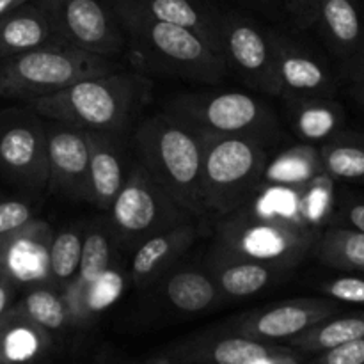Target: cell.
I'll return each instance as SVG.
<instances>
[{
	"instance_id": "6da1fadb",
	"label": "cell",
	"mask_w": 364,
	"mask_h": 364,
	"mask_svg": "<svg viewBox=\"0 0 364 364\" xmlns=\"http://www.w3.org/2000/svg\"><path fill=\"white\" fill-rule=\"evenodd\" d=\"M124 34L137 68L162 77L215 84L228 75L219 50L180 25L166 23L142 13L132 0H107Z\"/></svg>"
},
{
	"instance_id": "7a4b0ae2",
	"label": "cell",
	"mask_w": 364,
	"mask_h": 364,
	"mask_svg": "<svg viewBox=\"0 0 364 364\" xmlns=\"http://www.w3.org/2000/svg\"><path fill=\"white\" fill-rule=\"evenodd\" d=\"M153 84L142 73L89 77L55 95L23 105L45 119L63 121L82 130L124 134L149 102Z\"/></svg>"
},
{
	"instance_id": "3957f363",
	"label": "cell",
	"mask_w": 364,
	"mask_h": 364,
	"mask_svg": "<svg viewBox=\"0 0 364 364\" xmlns=\"http://www.w3.org/2000/svg\"><path fill=\"white\" fill-rule=\"evenodd\" d=\"M135 160L192 219L206 217L201 191L203 148L194 128L167 112L141 121L132 135Z\"/></svg>"
},
{
	"instance_id": "277c9868",
	"label": "cell",
	"mask_w": 364,
	"mask_h": 364,
	"mask_svg": "<svg viewBox=\"0 0 364 364\" xmlns=\"http://www.w3.org/2000/svg\"><path fill=\"white\" fill-rule=\"evenodd\" d=\"M119 71L112 57L52 43L0 60V98L31 100L55 95L77 82Z\"/></svg>"
},
{
	"instance_id": "5b68a950",
	"label": "cell",
	"mask_w": 364,
	"mask_h": 364,
	"mask_svg": "<svg viewBox=\"0 0 364 364\" xmlns=\"http://www.w3.org/2000/svg\"><path fill=\"white\" fill-rule=\"evenodd\" d=\"M199 137L203 148V205L206 217L219 220L235 212L252 194L269 159L270 146L242 135L199 134Z\"/></svg>"
},
{
	"instance_id": "8992f818",
	"label": "cell",
	"mask_w": 364,
	"mask_h": 364,
	"mask_svg": "<svg viewBox=\"0 0 364 364\" xmlns=\"http://www.w3.org/2000/svg\"><path fill=\"white\" fill-rule=\"evenodd\" d=\"M164 112L183 121L199 134L242 135L276 144L281 124L263 100L240 91L181 92L166 103Z\"/></svg>"
},
{
	"instance_id": "52a82bcc",
	"label": "cell",
	"mask_w": 364,
	"mask_h": 364,
	"mask_svg": "<svg viewBox=\"0 0 364 364\" xmlns=\"http://www.w3.org/2000/svg\"><path fill=\"white\" fill-rule=\"evenodd\" d=\"M318 238L316 235L259 219L237 208L217 220L213 247L238 258L255 259L291 272L313 255Z\"/></svg>"
},
{
	"instance_id": "ba28073f",
	"label": "cell",
	"mask_w": 364,
	"mask_h": 364,
	"mask_svg": "<svg viewBox=\"0 0 364 364\" xmlns=\"http://www.w3.org/2000/svg\"><path fill=\"white\" fill-rule=\"evenodd\" d=\"M107 212V223L117 244L121 249L132 251L160 231L196 220L178 206L135 159L130 162L123 187Z\"/></svg>"
},
{
	"instance_id": "9c48e42d",
	"label": "cell",
	"mask_w": 364,
	"mask_h": 364,
	"mask_svg": "<svg viewBox=\"0 0 364 364\" xmlns=\"http://www.w3.org/2000/svg\"><path fill=\"white\" fill-rule=\"evenodd\" d=\"M0 176L28 191L48 185L45 117L23 103L0 112Z\"/></svg>"
},
{
	"instance_id": "30bf717a",
	"label": "cell",
	"mask_w": 364,
	"mask_h": 364,
	"mask_svg": "<svg viewBox=\"0 0 364 364\" xmlns=\"http://www.w3.org/2000/svg\"><path fill=\"white\" fill-rule=\"evenodd\" d=\"M46 13L63 43L100 53L117 55L127 46L124 34L110 6L103 0H34Z\"/></svg>"
},
{
	"instance_id": "8fae6325",
	"label": "cell",
	"mask_w": 364,
	"mask_h": 364,
	"mask_svg": "<svg viewBox=\"0 0 364 364\" xmlns=\"http://www.w3.org/2000/svg\"><path fill=\"white\" fill-rule=\"evenodd\" d=\"M220 52L228 68L263 95L279 96L269 28L237 11L219 13Z\"/></svg>"
},
{
	"instance_id": "7c38bea8",
	"label": "cell",
	"mask_w": 364,
	"mask_h": 364,
	"mask_svg": "<svg viewBox=\"0 0 364 364\" xmlns=\"http://www.w3.org/2000/svg\"><path fill=\"white\" fill-rule=\"evenodd\" d=\"M299 354L291 347L265 343L233 331H213L183 338L169 345L156 364H259Z\"/></svg>"
},
{
	"instance_id": "4fadbf2b",
	"label": "cell",
	"mask_w": 364,
	"mask_h": 364,
	"mask_svg": "<svg viewBox=\"0 0 364 364\" xmlns=\"http://www.w3.org/2000/svg\"><path fill=\"white\" fill-rule=\"evenodd\" d=\"M338 313L340 304L334 299H291L245 313L235 318L228 329L265 343H279L299 336Z\"/></svg>"
},
{
	"instance_id": "5bb4252c",
	"label": "cell",
	"mask_w": 364,
	"mask_h": 364,
	"mask_svg": "<svg viewBox=\"0 0 364 364\" xmlns=\"http://www.w3.org/2000/svg\"><path fill=\"white\" fill-rule=\"evenodd\" d=\"M269 38L272 45L279 96L333 98L336 95V78L331 68L315 52L277 28H269Z\"/></svg>"
},
{
	"instance_id": "9a60e30c",
	"label": "cell",
	"mask_w": 364,
	"mask_h": 364,
	"mask_svg": "<svg viewBox=\"0 0 364 364\" xmlns=\"http://www.w3.org/2000/svg\"><path fill=\"white\" fill-rule=\"evenodd\" d=\"M46 153H48L50 194L71 201L89 198V148L85 132L55 119H45Z\"/></svg>"
},
{
	"instance_id": "2e32d148",
	"label": "cell",
	"mask_w": 364,
	"mask_h": 364,
	"mask_svg": "<svg viewBox=\"0 0 364 364\" xmlns=\"http://www.w3.org/2000/svg\"><path fill=\"white\" fill-rule=\"evenodd\" d=\"M53 228L43 219H31L23 226L0 235V272L18 290L50 284V244Z\"/></svg>"
},
{
	"instance_id": "e0dca14e",
	"label": "cell",
	"mask_w": 364,
	"mask_h": 364,
	"mask_svg": "<svg viewBox=\"0 0 364 364\" xmlns=\"http://www.w3.org/2000/svg\"><path fill=\"white\" fill-rule=\"evenodd\" d=\"M119 249L121 245L117 244L116 237L110 231L109 223H92L91 226H85L80 269L73 283L63 294L70 308L73 329L84 327V313L89 295L100 283L107 269L119 259Z\"/></svg>"
},
{
	"instance_id": "ac0fdd59",
	"label": "cell",
	"mask_w": 364,
	"mask_h": 364,
	"mask_svg": "<svg viewBox=\"0 0 364 364\" xmlns=\"http://www.w3.org/2000/svg\"><path fill=\"white\" fill-rule=\"evenodd\" d=\"M196 240V220H187L146 238L134 249V256L128 267V281L135 288H149L156 284L180 263Z\"/></svg>"
},
{
	"instance_id": "d6986e66",
	"label": "cell",
	"mask_w": 364,
	"mask_h": 364,
	"mask_svg": "<svg viewBox=\"0 0 364 364\" xmlns=\"http://www.w3.org/2000/svg\"><path fill=\"white\" fill-rule=\"evenodd\" d=\"M89 148L87 203L109 210L127 180L130 162L123 146V134L84 130Z\"/></svg>"
},
{
	"instance_id": "ffe728a7",
	"label": "cell",
	"mask_w": 364,
	"mask_h": 364,
	"mask_svg": "<svg viewBox=\"0 0 364 364\" xmlns=\"http://www.w3.org/2000/svg\"><path fill=\"white\" fill-rule=\"evenodd\" d=\"M315 27L348 78L364 39V11L359 0H318Z\"/></svg>"
},
{
	"instance_id": "44dd1931",
	"label": "cell",
	"mask_w": 364,
	"mask_h": 364,
	"mask_svg": "<svg viewBox=\"0 0 364 364\" xmlns=\"http://www.w3.org/2000/svg\"><path fill=\"white\" fill-rule=\"evenodd\" d=\"M205 267L212 274L223 301L258 295L274 284L283 283L284 277L288 276L287 270L255 259L228 255L213 245L206 256Z\"/></svg>"
},
{
	"instance_id": "7402d4cb",
	"label": "cell",
	"mask_w": 364,
	"mask_h": 364,
	"mask_svg": "<svg viewBox=\"0 0 364 364\" xmlns=\"http://www.w3.org/2000/svg\"><path fill=\"white\" fill-rule=\"evenodd\" d=\"M53 350V334L16 306L0 318V364H39Z\"/></svg>"
},
{
	"instance_id": "603a6c76",
	"label": "cell",
	"mask_w": 364,
	"mask_h": 364,
	"mask_svg": "<svg viewBox=\"0 0 364 364\" xmlns=\"http://www.w3.org/2000/svg\"><path fill=\"white\" fill-rule=\"evenodd\" d=\"M162 299L180 313L196 315L223 302L220 291L206 267H174L156 283Z\"/></svg>"
},
{
	"instance_id": "cb8c5ba5",
	"label": "cell",
	"mask_w": 364,
	"mask_h": 364,
	"mask_svg": "<svg viewBox=\"0 0 364 364\" xmlns=\"http://www.w3.org/2000/svg\"><path fill=\"white\" fill-rule=\"evenodd\" d=\"M59 41L46 13L34 0L0 16V60Z\"/></svg>"
},
{
	"instance_id": "d4e9b609",
	"label": "cell",
	"mask_w": 364,
	"mask_h": 364,
	"mask_svg": "<svg viewBox=\"0 0 364 364\" xmlns=\"http://www.w3.org/2000/svg\"><path fill=\"white\" fill-rule=\"evenodd\" d=\"M290 128L306 144H323L345 128L347 114L334 98H284Z\"/></svg>"
},
{
	"instance_id": "484cf974",
	"label": "cell",
	"mask_w": 364,
	"mask_h": 364,
	"mask_svg": "<svg viewBox=\"0 0 364 364\" xmlns=\"http://www.w3.org/2000/svg\"><path fill=\"white\" fill-rule=\"evenodd\" d=\"M135 7L155 20L180 25L201 36L220 52L219 13L205 0H132ZM223 55V52H220Z\"/></svg>"
},
{
	"instance_id": "4316f807",
	"label": "cell",
	"mask_w": 364,
	"mask_h": 364,
	"mask_svg": "<svg viewBox=\"0 0 364 364\" xmlns=\"http://www.w3.org/2000/svg\"><path fill=\"white\" fill-rule=\"evenodd\" d=\"M323 173L318 148L306 142L269 153L259 183L304 185Z\"/></svg>"
},
{
	"instance_id": "83f0119b",
	"label": "cell",
	"mask_w": 364,
	"mask_h": 364,
	"mask_svg": "<svg viewBox=\"0 0 364 364\" xmlns=\"http://www.w3.org/2000/svg\"><path fill=\"white\" fill-rule=\"evenodd\" d=\"M364 336V311L334 315L288 340V347L301 354H320Z\"/></svg>"
},
{
	"instance_id": "f1b7e54d",
	"label": "cell",
	"mask_w": 364,
	"mask_h": 364,
	"mask_svg": "<svg viewBox=\"0 0 364 364\" xmlns=\"http://www.w3.org/2000/svg\"><path fill=\"white\" fill-rule=\"evenodd\" d=\"M322 167L334 181L364 183V135L341 130L318 148Z\"/></svg>"
},
{
	"instance_id": "f546056e",
	"label": "cell",
	"mask_w": 364,
	"mask_h": 364,
	"mask_svg": "<svg viewBox=\"0 0 364 364\" xmlns=\"http://www.w3.org/2000/svg\"><path fill=\"white\" fill-rule=\"evenodd\" d=\"M313 255L329 269L364 274V233L341 226H327Z\"/></svg>"
},
{
	"instance_id": "4dcf8cb0",
	"label": "cell",
	"mask_w": 364,
	"mask_h": 364,
	"mask_svg": "<svg viewBox=\"0 0 364 364\" xmlns=\"http://www.w3.org/2000/svg\"><path fill=\"white\" fill-rule=\"evenodd\" d=\"M14 306L53 336L73 329L66 299L50 284L27 288Z\"/></svg>"
},
{
	"instance_id": "1f68e13d",
	"label": "cell",
	"mask_w": 364,
	"mask_h": 364,
	"mask_svg": "<svg viewBox=\"0 0 364 364\" xmlns=\"http://www.w3.org/2000/svg\"><path fill=\"white\" fill-rule=\"evenodd\" d=\"M85 228L68 226L55 231L50 244V287L60 294L73 283L82 263Z\"/></svg>"
},
{
	"instance_id": "d6a6232c",
	"label": "cell",
	"mask_w": 364,
	"mask_h": 364,
	"mask_svg": "<svg viewBox=\"0 0 364 364\" xmlns=\"http://www.w3.org/2000/svg\"><path fill=\"white\" fill-rule=\"evenodd\" d=\"M322 291L326 294V297L334 299L338 302L364 306V274L327 279L322 284Z\"/></svg>"
},
{
	"instance_id": "836d02e7",
	"label": "cell",
	"mask_w": 364,
	"mask_h": 364,
	"mask_svg": "<svg viewBox=\"0 0 364 364\" xmlns=\"http://www.w3.org/2000/svg\"><path fill=\"white\" fill-rule=\"evenodd\" d=\"M308 364H364V336L331 350L320 352Z\"/></svg>"
},
{
	"instance_id": "e575fe53",
	"label": "cell",
	"mask_w": 364,
	"mask_h": 364,
	"mask_svg": "<svg viewBox=\"0 0 364 364\" xmlns=\"http://www.w3.org/2000/svg\"><path fill=\"white\" fill-rule=\"evenodd\" d=\"M34 219V210L21 199H2L0 201V235H6Z\"/></svg>"
},
{
	"instance_id": "d590c367",
	"label": "cell",
	"mask_w": 364,
	"mask_h": 364,
	"mask_svg": "<svg viewBox=\"0 0 364 364\" xmlns=\"http://www.w3.org/2000/svg\"><path fill=\"white\" fill-rule=\"evenodd\" d=\"M290 23L299 31L315 27L318 16V0H279Z\"/></svg>"
},
{
	"instance_id": "8d00e7d4",
	"label": "cell",
	"mask_w": 364,
	"mask_h": 364,
	"mask_svg": "<svg viewBox=\"0 0 364 364\" xmlns=\"http://www.w3.org/2000/svg\"><path fill=\"white\" fill-rule=\"evenodd\" d=\"M331 226H341L364 233V201L354 199V201H348L347 205L341 206V210L336 208Z\"/></svg>"
},
{
	"instance_id": "74e56055",
	"label": "cell",
	"mask_w": 364,
	"mask_h": 364,
	"mask_svg": "<svg viewBox=\"0 0 364 364\" xmlns=\"http://www.w3.org/2000/svg\"><path fill=\"white\" fill-rule=\"evenodd\" d=\"M18 295V287L9 279V277L4 276L0 272V318L9 311L11 306L16 302Z\"/></svg>"
},
{
	"instance_id": "f35d334b",
	"label": "cell",
	"mask_w": 364,
	"mask_h": 364,
	"mask_svg": "<svg viewBox=\"0 0 364 364\" xmlns=\"http://www.w3.org/2000/svg\"><path fill=\"white\" fill-rule=\"evenodd\" d=\"M350 95L359 107L364 110V77L350 80Z\"/></svg>"
},
{
	"instance_id": "ab89813d",
	"label": "cell",
	"mask_w": 364,
	"mask_h": 364,
	"mask_svg": "<svg viewBox=\"0 0 364 364\" xmlns=\"http://www.w3.org/2000/svg\"><path fill=\"white\" fill-rule=\"evenodd\" d=\"M361 77H364V39H363L361 50H359L358 53V59H355L350 75H348V80H354V78H361Z\"/></svg>"
},
{
	"instance_id": "60d3db41",
	"label": "cell",
	"mask_w": 364,
	"mask_h": 364,
	"mask_svg": "<svg viewBox=\"0 0 364 364\" xmlns=\"http://www.w3.org/2000/svg\"><path fill=\"white\" fill-rule=\"evenodd\" d=\"M27 2H31V0H0V16L9 13V11L16 9V7L23 6V4Z\"/></svg>"
},
{
	"instance_id": "b9f144b4",
	"label": "cell",
	"mask_w": 364,
	"mask_h": 364,
	"mask_svg": "<svg viewBox=\"0 0 364 364\" xmlns=\"http://www.w3.org/2000/svg\"><path fill=\"white\" fill-rule=\"evenodd\" d=\"M249 2L251 6L259 7V9H265V11H274L277 6H281L279 0H245Z\"/></svg>"
},
{
	"instance_id": "7bdbcfd3",
	"label": "cell",
	"mask_w": 364,
	"mask_h": 364,
	"mask_svg": "<svg viewBox=\"0 0 364 364\" xmlns=\"http://www.w3.org/2000/svg\"><path fill=\"white\" fill-rule=\"evenodd\" d=\"M259 364H301L299 361V355H287V358H277V359H270V361H263Z\"/></svg>"
}]
</instances>
